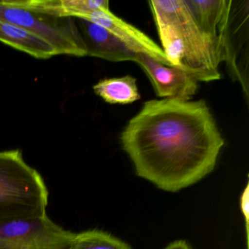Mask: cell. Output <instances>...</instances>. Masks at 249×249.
<instances>
[{"instance_id": "1", "label": "cell", "mask_w": 249, "mask_h": 249, "mask_svg": "<svg viewBox=\"0 0 249 249\" xmlns=\"http://www.w3.org/2000/svg\"><path fill=\"white\" fill-rule=\"evenodd\" d=\"M120 139L137 176L170 192L209 175L225 143L203 100H148L129 121Z\"/></svg>"}, {"instance_id": "2", "label": "cell", "mask_w": 249, "mask_h": 249, "mask_svg": "<svg viewBox=\"0 0 249 249\" xmlns=\"http://www.w3.org/2000/svg\"><path fill=\"white\" fill-rule=\"evenodd\" d=\"M148 4L161 49L172 66L187 72L198 82L219 80L220 65L212 45L186 0H154Z\"/></svg>"}, {"instance_id": "3", "label": "cell", "mask_w": 249, "mask_h": 249, "mask_svg": "<svg viewBox=\"0 0 249 249\" xmlns=\"http://www.w3.org/2000/svg\"><path fill=\"white\" fill-rule=\"evenodd\" d=\"M49 190L20 149L0 151V223L47 215Z\"/></svg>"}, {"instance_id": "4", "label": "cell", "mask_w": 249, "mask_h": 249, "mask_svg": "<svg viewBox=\"0 0 249 249\" xmlns=\"http://www.w3.org/2000/svg\"><path fill=\"white\" fill-rule=\"evenodd\" d=\"M198 24L209 38L218 63L225 62L229 72L238 81L248 96V82L240 67V55L243 42L238 36L243 33L244 7L235 6L233 0H186Z\"/></svg>"}, {"instance_id": "5", "label": "cell", "mask_w": 249, "mask_h": 249, "mask_svg": "<svg viewBox=\"0 0 249 249\" xmlns=\"http://www.w3.org/2000/svg\"><path fill=\"white\" fill-rule=\"evenodd\" d=\"M0 20L41 37L54 49L56 55L87 56L74 18L53 17L24 8L17 1L0 0Z\"/></svg>"}, {"instance_id": "6", "label": "cell", "mask_w": 249, "mask_h": 249, "mask_svg": "<svg viewBox=\"0 0 249 249\" xmlns=\"http://www.w3.org/2000/svg\"><path fill=\"white\" fill-rule=\"evenodd\" d=\"M75 233L47 215L0 223V249H68Z\"/></svg>"}, {"instance_id": "7", "label": "cell", "mask_w": 249, "mask_h": 249, "mask_svg": "<svg viewBox=\"0 0 249 249\" xmlns=\"http://www.w3.org/2000/svg\"><path fill=\"white\" fill-rule=\"evenodd\" d=\"M137 64L152 84L157 97L189 101L198 90V81L187 72L162 65L143 53H138Z\"/></svg>"}, {"instance_id": "8", "label": "cell", "mask_w": 249, "mask_h": 249, "mask_svg": "<svg viewBox=\"0 0 249 249\" xmlns=\"http://www.w3.org/2000/svg\"><path fill=\"white\" fill-rule=\"evenodd\" d=\"M78 18L103 27L137 53H143L162 65L173 67L160 46L137 27L115 15L109 4Z\"/></svg>"}, {"instance_id": "9", "label": "cell", "mask_w": 249, "mask_h": 249, "mask_svg": "<svg viewBox=\"0 0 249 249\" xmlns=\"http://www.w3.org/2000/svg\"><path fill=\"white\" fill-rule=\"evenodd\" d=\"M87 50V56L110 62L136 61L138 53L106 29L82 18H75Z\"/></svg>"}, {"instance_id": "10", "label": "cell", "mask_w": 249, "mask_h": 249, "mask_svg": "<svg viewBox=\"0 0 249 249\" xmlns=\"http://www.w3.org/2000/svg\"><path fill=\"white\" fill-rule=\"evenodd\" d=\"M0 42L37 59H50L56 55L54 49L41 37L2 20Z\"/></svg>"}, {"instance_id": "11", "label": "cell", "mask_w": 249, "mask_h": 249, "mask_svg": "<svg viewBox=\"0 0 249 249\" xmlns=\"http://www.w3.org/2000/svg\"><path fill=\"white\" fill-rule=\"evenodd\" d=\"M24 8L53 17L81 18L109 3L108 0H17Z\"/></svg>"}, {"instance_id": "12", "label": "cell", "mask_w": 249, "mask_h": 249, "mask_svg": "<svg viewBox=\"0 0 249 249\" xmlns=\"http://www.w3.org/2000/svg\"><path fill=\"white\" fill-rule=\"evenodd\" d=\"M94 93L112 105H127L141 100L137 79L132 75L104 78L93 87Z\"/></svg>"}, {"instance_id": "13", "label": "cell", "mask_w": 249, "mask_h": 249, "mask_svg": "<svg viewBox=\"0 0 249 249\" xmlns=\"http://www.w3.org/2000/svg\"><path fill=\"white\" fill-rule=\"evenodd\" d=\"M68 249H132L110 233L98 230L75 233Z\"/></svg>"}, {"instance_id": "14", "label": "cell", "mask_w": 249, "mask_h": 249, "mask_svg": "<svg viewBox=\"0 0 249 249\" xmlns=\"http://www.w3.org/2000/svg\"><path fill=\"white\" fill-rule=\"evenodd\" d=\"M240 206L242 213L244 218L245 224H246V240H247V246H249V183L246 185L244 191L242 193L240 198Z\"/></svg>"}, {"instance_id": "15", "label": "cell", "mask_w": 249, "mask_h": 249, "mask_svg": "<svg viewBox=\"0 0 249 249\" xmlns=\"http://www.w3.org/2000/svg\"><path fill=\"white\" fill-rule=\"evenodd\" d=\"M163 249H193V248L184 240H178L172 242Z\"/></svg>"}]
</instances>
